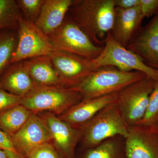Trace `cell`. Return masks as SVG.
<instances>
[{"mask_svg": "<svg viewBox=\"0 0 158 158\" xmlns=\"http://www.w3.org/2000/svg\"><path fill=\"white\" fill-rule=\"evenodd\" d=\"M84 98L82 94L60 85L36 87L23 98L21 104L34 113L48 111L64 113Z\"/></svg>", "mask_w": 158, "mask_h": 158, "instance_id": "obj_5", "label": "cell"}, {"mask_svg": "<svg viewBox=\"0 0 158 158\" xmlns=\"http://www.w3.org/2000/svg\"><path fill=\"white\" fill-rule=\"evenodd\" d=\"M55 50L73 54L92 60L99 56L103 46L96 45L81 29L70 19L48 36Z\"/></svg>", "mask_w": 158, "mask_h": 158, "instance_id": "obj_6", "label": "cell"}, {"mask_svg": "<svg viewBox=\"0 0 158 158\" xmlns=\"http://www.w3.org/2000/svg\"><path fill=\"white\" fill-rule=\"evenodd\" d=\"M147 77L138 71L124 72L113 66L98 68L71 90L78 91L84 98L118 93L127 86Z\"/></svg>", "mask_w": 158, "mask_h": 158, "instance_id": "obj_3", "label": "cell"}, {"mask_svg": "<svg viewBox=\"0 0 158 158\" xmlns=\"http://www.w3.org/2000/svg\"><path fill=\"white\" fill-rule=\"evenodd\" d=\"M23 98L14 95L0 87V113L21 104Z\"/></svg>", "mask_w": 158, "mask_h": 158, "instance_id": "obj_26", "label": "cell"}, {"mask_svg": "<svg viewBox=\"0 0 158 158\" xmlns=\"http://www.w3.org/2000/svg\"><path fill=\"white\" fill-rule=\"evenodd\" d=\"M126 48L138 55L150 66L158 69V12L149 24L137 33Z\"/></svg>", "mask_w": 158, "mask_h": 158, "instance_id": "obj_13", "label": "cell"}, {"mask_svg": "<svg viewBox=\"0 0 158 158\" xmlns=\"http://www.w3.org/2000/svg\"><path fill=\"white\" fill-rule=\"evenodd\" d=\"M17 41L18 35L12 30L0 31V77L10 65Z\"/></svg>", "mask_w": 158, "mask_h": 158, "instance_id": "obj_22", "label": "cell"}, {"mask_svg": "<svg viewBox=\"0 0 158 158\" xmlns=\"http://www.w3.org/2000/svg\"><path fill=\"white\" fill-rule=\"evenodd\" d=\"M23 157L19 153L8 150L0 149V158H23Z\"/></svg>", "mask_w": 158, "mask_h": 158, "instance_id": "obj_30", "label": "cell"}, {"mask_svg": "<svg viewBox=\"0 0 158 158\" xmlns=\"http://www.w3.org/2000/svg\"><path fill=\"white\" fill-rule=\"evenodd\" d=\"M0 147L2 149L18 152L15 148L11 137L0 128Z\"/></svg>", "mask_w": 158, "mask_h": 158, "instance_id": "obj_28", "label": "cell"}, {"mask_svg": "<svg viewBox=\"0 0 158 158\" xmlns=\"http://www.w3.org/2000/svg\"><path fill=\"white\" fill-rule=\"evenodd\" d=\"M127 158H158V126L138 123L125 138Z\"/></svg>", "mask_w": 158, "mask_h": 158, "instance_id": "obj_10", "label": "cell"}, {"mask_svg": "<svg viewBox=\"0 0 158 158\" xmlns=\"http://www.w3.org/2000/svg\"><path fill=\"white\" fill-rule=\"evenodd\" d=\"M61 82V86L72 89L97 69L91 60L62 51L54 50L49 55Z\"/></svg>", "mask_w": 158, "mask_h": 158, "instance_id": "obj_9", "label": "cell"}, {"mask_svg": "<svg viewBox=\"0 0 158 158\" xmlns=\"http://www.w3.org/2000/svg\"><path fill=\"white\" fill-rule=\"evenodd\" d=\"M45 0H18L16 1L20 9L24 14L26 19L35 23Z\"/></svg>", "mask_w": 158, "mask_h": 158, "instance_id": "obj_23", "label": "cell"}, {"mask_svg": "<svg viewBox=\"0 0 158 158\" xmlns=\"http://www.w3.org/2000/svg\"><path fill=\"white\" fill-rule=\"evenodd\" d=\"M23 18L16 1L0 0V31H18Z\"/></svg>", "mask_w": 158, "mask_h": 158, "instance_id": "obj_21", "label": "cell"}, {"mask_svg": "<svg viewBox=\"0 0 158 158\" xmlns=\"http://www.w3.org/2000/svg\"><path fill=\"white\" fill-rule=\"evenodd\" d=\"M28 158H63L49 143L41 144L29 155Z\"/></svg>", "mask_w": 158, "mask_h": 158, "instance_id": "obj_25", "label": "cell"}, {"mask_svg": "<svg viewBox=\"0 0 158 158\" xmlns=\"http://www.w3.org/2000/svg\"><path fill=\"white\" fill-rule=\"evenodd\" d=\"M83 148L95 147L102 141L117 136L126 138L129 127L119 110L117 102L101 110L89 121L79 127Z\"/></svg>", "mask_w": 158, "mask_h": 158, "instance_id": "obj_2", "label": "cell"}, {"mask_svg": "<svg viewBox=\"0 0 158 158\" xmlns=\"http://www.w3.org/2000/svg\"><path fill=\"white\" fill-rule=\"evenodd\" d=\"M73 0H45L35 24L48 36L59 28Z\"/></svg>", "mask_w": 158, "mask_h": 158, "instance_id": "obj_16", "label": "cell"}, {"mask_svg": "<svg viewBox=\"0 0 158 158\" xmlns=\"http://www.w3.org/2000/svg\"><path fill=\"white\" fill-rule=\"evenodd\" d=\"M91 62L97 69L113 66L122 71L140 72L148 77L158 81V69L147 65L137 54L119 44L111 31L106 36L102 52Z\"/></svg>", "mask_w": 158, "mask_h": 158, "instance_id": "obj_4", "label": "cell"}, {"mask_svg": "<svg viewBox=\"0 0 158 158\" xmlns=\"http://www.w3.org/2000/svg\"><path fill=\"white\" fill-rule=\"evenodd\" d=\"M50 131L53 140L63 158H75V150L81 140L80 130L52 113L42 117Z\"/></svg>", "mask_w": 158, "mask_h": 158, "instance_id": "obj_12", "label": "cell"}, {"mask_svg": "<svg viewBox=\"0 0 158 158\" xmlns=\"http://www.w3.org/2000/svg\"><path fill=\"white\" fill-rule=\"evenodd\" d=\"M140 8L143 17H148L158 9V0H140Z\"/></svg>", "mask_w": 158, "mask_h": 158, "instance_id": "obj_27", "label": "cell"}, {"mask_svg": "<svg viewBox=\"0 0 158 158\" xmlns=\"http://www.w3.org/2000/svg\"><path fill=\"white\" fill-rule=\"evenodd\" d=\"M83 149L75 158H127L125 138L121 136L109 138L95 147Z\"/></svg>", "mask_w": 158, "mask_h": 158, "instance_id": "obj_19", "label": "cell"}, {"mask_svg": "<svg viewBox=\"0 0 158 158\" xmlns=\"http://www.w3.org/2000/svg\"><path fill=\"white\" fill-rule=\"evenodd\" d=\"M0 87L10 93L24 98L36 88L23 61L9 65L0 77Z\"/></svg>", "mask_w": 158, "mask_h": 158, "instance_id": "obj_17", "label": "cell"}, {"mask_svg": "<svg viewBox=\"0 0 158 158\" xmlns=\"http://www.w3.org/2000/svg\"><path fill=\"white\" fill-rule=\"evenodd\" d=\"M158 117V81H156L152 92L150 95L146 112L138 123L156 124Z\"/></svg>", "mask_w": 158, "mask_h": 158, "instance_id": "obj_24", "label": "cell"}, {"mask_svg": "<svg viewBox=\"0 0 158 158\" xmlns=\"http://www.w3.org/2000/svg\"><path fill=\"white\" fill-rule=\"evenodd\" d=\"M116 7L127 9L140 6V0H114Z\"/></svg>", "mask_w": 158, "mask_h": 158, "instance_id": "obj_29", "label": "cell"}, {"mask_svg": "<svg viewBox=\"0 0 158 158\" xmlns=\"http://www.w3.org/2000/svg\"><path fill=\"white\" fill-rule=\"evenodd\" d=\"M156 124L158 126V117L157 118V119L156 122Z\"/></svg>", "mask_w": 158, "mask_h": 158, "instance_id": "obj_31", "label": "cell"}, {"mask_svg": "<svg viewBox=\"0 0 158 158\" xmlns=\"http://www.w3.org/2000/svg\"><path fill=\"white\" fill-rule=\"evenodd\" d=\"M0 149H2V148H1V147H0Z\"/></svg>", "mask_w": 158, "mask_h": 158, "instance_id": "obj_32", "label": "cell"}, {"mask_svg": "<svg viewBox=\"0 0 158 158\" xmlns=\"http://www.w3.org/2000/svg\"><path fill=\"white\" fill-rule=\"evenodd\" d=\"M11 138L18 152L27 157L36 148L53 140L50 131L45 121L42 117L34 113Z\"/></svg>", "mask_w": 158, "mask_h": 158, "instance_id": "obj_11", "label": "cell"}, {"mask_svg": "<svg viewBox=\"0 0 158 158\" xmlns=\"http://www.w3.org/2000/svg\"><path fill=\"white\" fill-rule=\"evenodd\" d=\"M118 92L92 98H84L62 114L60 118L75 127L87 122L109 105L117 102Z\"/></svg>", "mask_w": 158, "mask_h": 158, "instance_id": "obj_14", "label": "cell"}, {"mask_svg": "<svg viewBox=\"0 0 158 158\" xmlns=\"http://www.w3.org/2000/svg\"><path fill=\"white\" fill-rule=\"evenodd\" d=\"M34 113L22 105L0 113V128L10 137L19 131Z\"/></svg>", "mask_w": 158, "mask_h": 158, "instance_id": "obj_20", "label": "cell"}, {"mask_svg": "<svg viewBox=\"0 0 158 158\" xmlns=\"http://www.w3.org/2000/svg\"><path fill=\"white\" fill-rule=\"evenodd\" d=\"M23 61L36 87L61 86V81L49 56L35 57Z\"/></svg>", "mask_w": 158, "mask_h": 158, "instance_id": "obj_18", "label": "cell"}, {"mask_svg": "<svg viewBox=\"0 0 158 158\" xmlns=\"http://www.w3.org/2000/svg\"><path fill=\"white\" fill-rule=\"evenodd\" d=\"M17 31V45L10 65L34 57L48 56L55 50L48 36L34 23L23 18Z\"/></svg>", "mask_w": 158, "mask_h": 158, "instance_id": "obj_8", "label": "cell"}, {"mask_svg": "<svg viewBox=\"0 0 158 158\" xmlns=\"http://www.w3.org/2000/svg\"><path fill=\"white\" fill-rule=\"evenodd\" d=\"M156 82L146 77L118 92L117 105L129 127L138 124L144 117Z\"/></svg>", "mask_w": 158, "mask_h": 158, "instance_id": "obj_7", "label": "cell"}, {"mask_svg": "<svg viewBox=\"0 0 158 158\" xmlns=\"http://www.w3.org/2000/svg\"><path fill=\"white\" fill-rule=\"evenodd\" d=\"M115 8L114 0H73L67 14L94 43L103 46L113 30Z\"/></svg>", "mask_w": 158, "mask_h": 158, "instance_id": "obj_1", "label": "cell"}, {"mask_svg": "<svg viewBox=\"0 0 158 158\" xmlns=\"http://www.w3.org/2000/svg\"><path fill=\"white\" fill-rule=\"evenodd\" d=\"M143 18L140 6L127 9L116 7L111 32L116 41L127 47L138 33Z\"/></svg>", "mask_w": 158, "mask_h": 158, "instance_id": "obj_15", "label": "cell"}]
</instances>
